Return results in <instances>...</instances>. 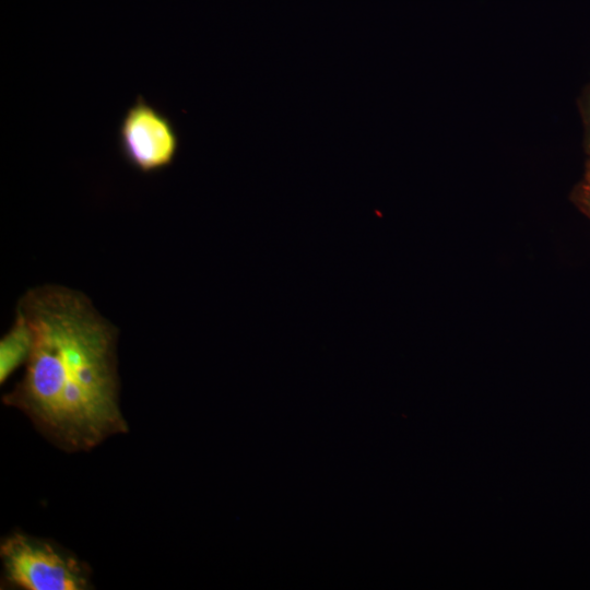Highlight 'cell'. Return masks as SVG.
<instances>
[{"mask_svg": "<svg viewBox=\"0 0 590 590\" xmlns=\"http://www.w3.org/2000/svg\"><path fill=\"white\" fill-rule=\"evenodd\" d=\"M33 333L23 378L3 396L55 445L73 452L128 432L118 402L117 330L82 293L38 286L17 303Z\"/></svg>", "mask_w": 590, "mask_h": 590, "instance_id": "cell-1", "label": "cell"}, {"mask_svg": "<svg viewBox=\"0 0 590 590\" xmlns=\"http://www.w3.org/2000/svg\"><path fill=\"white\" fill-rule=\"evenodd\" d=\"M118 146L132 168L149 175L174 163L179 135L170 117L139 95L121 117Z\"/></svg>", "mask_w": 590, "mask_h": 590, "instance_id": "cell-3", "label": "cell"}, {"mask_svg": "<svg viewBox=\"0 0 590 590\" xmlns=\"http://www.w3.org/2000/svg\"><path fill=\"white\" fill-rule=\"evenodd\" d=\"M33 346L32 329L24 315L16 309L11 329L0 341V382L3 384L23 363Z\"/></svg>", "mask_w": 590, "mask_h": 590, "instance_id": "cell-4", "label": "cell"}, {"mask_svg": "<svg viewBox=\"0 0 590 590\" xmlns=\"http://www.w3.org/2000/svg\"><path fill=\"white\" fill-rule=\"evenodd\" d=\"M5 579L27 590H85L90 569L74 555L33 536L13 533L0 547Z\"/></svg>", "mask_w": 590, "mask_h": 590, "instance_id": "cell-2", "label": "cell"}]
</instances>
